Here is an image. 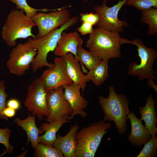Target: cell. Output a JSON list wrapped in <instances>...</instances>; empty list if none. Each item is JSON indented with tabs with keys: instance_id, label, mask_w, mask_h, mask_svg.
<instances>
[{
	"instance_id": "6da1fadb",
	"label": "cell",
	"mask_w": 157,
	"mask_h": 157,
	"mask_svg": "<svg viewBox=\"0 0 157 157\" xmlns=\"http://www.w3.org/2000/svg\"><path fill=\"white\" fill-rule=\"evenodd\" d=\"M109 95L107 98L99 97V102L104 113L103 120L113 122L120 135L124 134L127 130V116L130 113L129 102L126 96L116 93L114 87L108 88Z\"/></svg>"
},
{
	"instance_id": "7a4b0ae2",
	"label": "cell",
	"mask_w": 157,
	"mask_h": 157,
	"mask_svg": "<svg viewBox=\"0 0 157 157\" xmlns=\"http://www.w3.org/2000/svg\"><path fill=\"white\" fill-rule=\"evenodd\" d=\"M119 34L99 27L93 28L86 46L90 52L102 60L121 57Z\"/></svg>"
},
{
	"instance_id": "3957f363",
	"label": "cell",
	"mask_w": 157,
	"mask_h": 157,
	"mask_svg": "<svg viewBox=\"0 0 157 157\" xmlns=\"http://www.w3.org/2000/svg\"><path fill=\"white\" fill-rule=\"evenodd\" d=\"M79 19V16H73L60 28L51 31L44 36L40 38H30L28 39L27 41L37 51L31 65L33 73L44 66L51 68L54 67V64L49 63L47 61L48 53L54 51L63 32L75 25Z\"/></svg>"
},
{
	"instance_id": "277c9868",
	"label": "cell",
	"mask_w": 157,
	"mask_h": 157,
	"mask_svg": "<svg viewBox=\"0 0 157 157\" xmlns=\"http://www.w3.org/2000/svg\"><path fill=\"white\" fill-rule=\"evenodd\" d=\"M36 26L32 18L27 16L23 10L16 8L11 10L7 15L2 29L1 36L7 46L14 47L17 39L29 37L35 38L32 30Z\"/></svg>"
},
{
	"instance_id": "5b68a950",
	"label": "cell",
	"mask_w": 157,
	"mask_h": 157,
	"mask_svg": "<svg viewBox=\"0 0 157 157\" xmlns=\"http://www.w3.org/2000/svg\"><path fill=\"white\" fill-rule=\"evenodd\" d=\"M121 45L125 43L133 44L138 47V56L140 59V63L132 61L129 66L127 74L133 76H137L139 79H156L153 66L157 58V51L154 48H147L144 45L140 39H135L129 40L126 38H121Z\"/></svg>"
},
{
	"instance_id": "8992f818",
	"label": "cell",
	"mask_w": 157,
	"mask_h": 157,
	"mask_svg": "<svg viewBox=\"0 0 157 157\" xmlns=\"http://www.w3.org/2000/svg\"><path fill=\"white\" fill-rule=\"evenodd\" d=\"M111 127L110 122L102 120L83 127L76 133V150L86 149L95 154L103 136Z\"/></svg>"
},
{
	"instance_id": "52a82bcc",
	"label": "cell",
	"mask_w": 157,
	"mask_h": 157,
	"mask_svg": "<svg viewBox=\"0 0 157 157\" xmlns=\"http://www.w3.org/2000/svg\"><path fill=\"white\" fill-rule=\"evenodd\" d=\"M126 1H119L116 4L109 7L107 5V1L104 0L101 5L95 6L93 10L99 17L96 26L111 32L122 33L124 27L130 26L125 20H121L118 17L119 10Z\"/></svg>"
},
{
	"instance_id": "ba28073f",
	"label": "cell",
	"mask_w": 157,
	"mask_h": 157,
	"mask_svg": "<svg viewBox=\"0 0 157 157\" xmlns=\"http://www.w3.org/2000/svg\"><path fill=\"white\" fill-rule=\"evenodd\" d=\"M37 53L36 49L27 41L18 44L10 51L6 63L10 73L23 76L29 69Z\"/></svg>"
},
{
	"instance_id": "9c48e42d",
	"label": "cell",
	"mask_w": 157,
	"mask_h": 157,
	"mask_svg": "<svg viewBox=\"0 0 157 157\" xmlns=\"http://www.w3.org/2000/svg\"><path fill=\"white\" fill-rule=\"evenodd\" d=\"M47 92L40 77L35 79L28 86L24 106L35 114L40 121L50 114L47 103Z\"/></svg>"
},
{
	"instance_id": "30bf717a",
	"label": "cell",
	"mask_w": 157,
	"mask_h": 157,
	"mask_svg": "<svg viewBox=\"0 0 157 157\" xmlns=\"http://www.w3.org/2000/svg\"><path fill=\"white\" fill-rule=\"evenodd\" d=\"M69 6L49 13L42 12L35 14L32 18L38 29L36 38H41L66 23L71 18L70 13L65 8Z\"/></svg>"
},
{
	"instance_id": "8fae6325",
	"label": "cell",
	"mask_w": 157,
	"mask_h": 157,
	"mask_svg": "<svg viewBox=\"0 0 157 157\" xmlns=\"http://www.w3.org/2000/svg\"><path fill=\"white\" fill-rule=\"evenodd\" d=\"M47 101L49 111L46 118L47 122L51 123L61 118H67L72 113V110L64 96V89L62 86L52 89L47 93Z\"/></svg>"
},
{
	"instance_id": "7c38bea8",
	"label": "cell",
	"mask_w": 157,
	"mask_h": 157,
	"mask_svg": "<svg viewBox=\"0 0 157 157\" xmlns=\"http://www.w3.org/2000/svg\"><path fill=\"white\" fill-rule=\"evenodd\" d=\"M54 64L53 68H48L45 70L40 77L47 92L64 85H70L73 83L67 75L62 57H56Z\"/></svg>"
},
{
	"instance_id": "4fadbf2b",
	"label": "cell",
	"mask_w": 157,
	"mask_h": 157,
	"mask_svg": "<svg viewBox=\"0 0 157 157\" xmlns=\"http://www.w3.org/2000/svg\"><path fill=\"white\" fill-rule=\"evenodd\" d=\"M62 86L64 89L65 97L72 110V113L68 119L72 120L77 115L83 118L86 117L88 114L84 110L86 109L88 102L81 94L80 86L73 82L70 85H64Z\"/></svg>"
},
{
	"instance_id": "5bb4252c",
	"label": "cell",
	"mask_w": 157,
	"mask_h": 157,
	"mask_svg": "<svg viewBox=\"0 0 157 157\" xmlns=\"http://www.w3.org/2000/svg\"><path fill=\"white\" fill-rule=\"evenodd\" d=\"M83 43V39L77 32L66 33L64 31L58 42L54 53L58 57H62L70 53L78 59L77 47L79 45L82 46Z\"/></svg>"
},
{
	"instance_id": "9a60e30c",
	"label": "cell",
	"mask_w": 157,
	"mask_h": 157,
	"mask_svg": "<svg viewBox=\"0 0 157 157\" xmlns=\"http://www.w3.org/2000/svg\"><path fill=\"white\" fill-rule=\"evenodd\" d=\"M62 57L65 63L67 75L73 83L80 86L83 96L86 83L90 81L86 75L83 74L82 72L79 60L70 53H67Z\"/></svg>"
},
{
	"instance_id": "2e32d148",
	"label": "cell",
	"mask_w": 157,
	"mask_h": 157,
	"mask_svg": "<svg viewBox=\"0 0 157 157\" xmlns=\"http://www.w3.org/2000/svg\"><path fill=\"white\" fill-rule=\"evenodd\" d=\"M127 119H129L131 126V131L128 136L129 141L133 145L141 147L148 142L151 136L141 119L137 118L133 111L127 116Z\"/></svg>"
},
{
	"instance_id": "e0dca14e",
	"label": "cell",
	"mask_w": 157,
	"mask_h": 157,
	"mask_svg": "<svg viewBox=\"0 0 157 157\" xmlns=\"http://www.w3.org/2000/svg\"><path fill=\"white\" fill-rule=\"evenodd\" d=\"M80 126L75 123L71 127L68 133L64 136L60 134L52 146L59 149L65 157H75L76 147V135Z\"/></svg>"
},
{
	"instance_id": "ac0fdd59",
	"label": "cell",
	"mask_w": 157,
	"mask_h": 157,
	"mask_svg": "<svg viewBox=\"0 0 157 157\" xmlns=\"http://www.w3.org/2000/svg\"><path fill=\"white\" fill-rule=\"evenodd\" d=\"M156 104L155 100L154 99L152 95L150 94L147 97L145 105L139 107L141 115L140 119L144 121L145 126L151 136H156L157 132Z\"/></svg>"
},
{
	"instance_id": "d6986e66",
	"label": "cell",
	"mask_w": 157,
	"mask_h": 157,
	"mask_svg": "<svg viewBox=\"0 0 157 157\" xmlns=\"http://www.w3.org/2000/svg\"><path fill=\"white\" fill-rule=\"evenodd\" d=\"M67 118L57 119L51 123L44 122L39 127L40 134H44L39 136V142L46 145L52 146L57 138L56 134L63 125L69 122Z\"/></svg>"
},
{
	"instance_id": "ffe728a7",
	"label": "cell",
	"mask_w": 157,
	"mask_h": 157,
	"mask_svg": "<svg viewBox=\"0 0 157 157\" xmlns=\"http://www.w3.org/2000/svg\"><path fill=\"white\" fill-rule=\"evenodd\" d=\"M36 115L30 113L25 119H21L16 117L13 121L17 126L22 127L25 131L28 138L27 143L30 142L31 146L34 149L39 142L40 130L36 125L35 118Z\"/></svg>"
},
{
	"instance_id": "44dd1931",
	"label": "cell",
	"mask_w": 157,
	"mask_h": 157,
	"mask_svg": "<svg viewBox=\"0 0 157 157\" xmlns=\"http://www.w3.org/2000/svg\"><path fill=\"white\" fill-rule=\"evenodd\" d=\"M77 56L81 63L82 72L84 73H87L88 71L84 65L89 70H91L97 66L102 60L90 51L85 50L81 45L77 47Z\"/></svg>"
},
{
	"instance_id": "7402d4cb",
	"label": "cell",
	"mask_w": 157,
	"mask_h": 157,
	"mask_svg": "<svg viewBox=\"0 0 157 157\" xmlns=\"http://www.w3.org/2000/svg\"><path fill=\"white\" fill-rule=\"evenodd\" d=\"M108 60H103L94 68L89 70L86 74L88 79L97 86H100L108 75Z\"/></svg>"
},
{
	"instance_id": "603a6c76",
	"label": "cell",
	"mask_w": 157,
	"mask_h": 157,
	"mask_svg": "<svg viewBox=\"0 0 157 157\" xmlns=\"http://www.w3.org/2000/svg\"><path fill=\"white\" fill-rule=\"evenodd\" d=\"M141 22L149 25L147 34L153 36L157 33V8H151L142 10Z\"/></svg>"
},
{
	"instance_id": "cb8c5ba5",
	"label": "cell",
	"mask_w": 157,
	"mask_h": 157,
	"mask_svg": "<svg viewBox=\"0 0 157 157\" xmlns=\"http://www.w3.org/2000/svg\"><path fill=\"white\" fill-rule=\"evenodd\" d=\"M34 156L36 157H63L60 150L52 146L39 142L34 149Z\"/></svg>"
},
{
	"instance_id": "d4e9b609",
	"label": "cell",
	"mask_w": 157,
	"mask_h": 157,
	"mask_svg": "<svg viewBox=\"0 0 157 157\" xmlns=\"http://www.w3.org/2000/svg\"><path fill=\"white\" fill-rule=\"evenodd\" d=\"M10 1L15 4L17 6V9L23 10L28 17L32 18L33 16L38 11L47 12L50 10L55 11L58 10V8L56 9H49L47 8L42 9H37L30 6L27 2L26 0H7Z\"/></svg>"
},
{
	"instance_id": "484cf974",
	"label": "cell",
	"mask_w": 157,
	"mask_h": 157,
	"mask_svg": "<svg viewBox=\"0 0 157 157\" xmlns=\"http://www.w3.org/2000/svg\"><path fill=\"white\" fill-rule=\"evenodd\" d=\"M144 147L139 154L135 157H156L157 137L151 136V139L144 144Z\"/></svg>"
},
{
	"instance_id": "4316f807",
	"label": "cell",
	"mask_w": 157,
	"mask_h": 157,
	"mask_svg": "<svg viewBox=\"0 0 157 157\" xmlns=\"http://www.w3.org/2000/svg\"><path fill=\"white\" fill-rule=\"evenodd\" d=\"M125 4L142 11L151 8H157V0H127Z\"/></svg>"
},
{
	"instance_id": "83f0119b",
	"label": "cell",
	"mask_w": 157,
	"mask_h": 157,
	"mask_svg": "<svg viewBox=\"0 0 157 157\" xmlns=\"http://www.w3.org/2000/svg\"><path fill=\"white\" fill-rule=\"evenodd\" d=\"M11 134V130L8 127L0 128V143L3 144L6 149L0 156L6 154H10L13 151V147L9 143V138Z\"/></svg>"
},
{
	"instance_id": "f1b7e54d",
	"label": "cell",
	"mask_w": 157,
	"mask_h": 157,
	"mask_svg": "<svg viewBox=\"0 0 157 157\" xmlns=\"http://www.w3.org/2000/svg\"><path fill=\"white\" fill-rule=\"evenodd\" d=\"M6 88L4 81H0V119L8 121V118L3 114V111L6 107V100L8 95L5 92Z\"/></svg>"
},
{
	"instance_id": "f546056e",
	"label": "cell",
	"mask_w": 157,
	"mask_h": 157,
	"mask_svg": "<svg viewBox=\"0 0 157 157\" xmlns=\"http://www.w3.org/2000/svg\"><path fill=\"white\" fill-rule=\"evenodd\" d=\"M80 15L81 20L83 22L90 23L93 26L96 25L99 20L98 15L92 12L80 13Z\"/></svg>"
},
{
	"instance_id": "4dcf8cb0",
	"label": "cell",
	"mask_w": 157,
	"mask_h": 157,
	"mask_svg": "<svg viewBox=\"0 0 157 157\" xmlns=\"http://www.w3.org/2000/svg\"><path fill=\"white\" fill-rule=\"evenodd\" d=\"M93 26V25L90 23L83 22L81 25L78 27L77 30L83 35L90 34L92 31Z\"/></svg>"
},
{
	"instance_id": "1f68e13d",
	"label": "cell",
	"mask_w": 157,
	"mask_h": 157,
	"mask_svg": "<svg viewBox=\"0 0 157 157\" xmlns=\"http://www.w3.org/2000/svg\"><path fill=\"white\" fill-rule=\"evenodd\" d=\"M95 154L86 149L76 150L75 157H94Z\"/></svg>"
},
{
	"instance_id": "d6a6232c",
	"label": "cell",
	"mask_w": 157,
	"mask_h": 157,
	"mask_svg": "<svg viewBox=\"0 0 157 157\" xmlns=\"http://www.w3.org/2000/svg\"><path fill=\"white\" fill-rule=\"evenodd\" d=\"M8 107L13 108L15 110L19 109L20 106V104L19 101L15 99H11L9 100L7 103Z\"/></svg>"
},
{
	"instance_id": "836d02e7",
	"label": "cell",
	"mask_w": 157,
	"mask_h": 157,
	"mask_svg": "<svg viewBox=\"0 0 157 157\" xmlns=\"http://www.w3.org/2000/svg\"><path fill=\"white\" fill-rule=\"evenodd\" d=\"M3 114L6 117L11 118L15 114V110L10 107H6L3 111Z\"/></svg>"
},
{
	"instance_id": "e575fe53",
	"label": "cell",
	"mask_w": 157,
	"mask_h": 157,
	"mask_svg": "<svg viewBox=\"0 0 157 157\" xmlns=\"http://www.w3.org/2000/svg\"><path fill=\"white\" fill-rule=\"evenodd\" d=\"M147 83L148 85L152 88L157 93V85L154 81V80L151 79H148Z\"/></svg>"
},
{
	"instance_id": "d590c367",
	"label": "cell",
	"mask_w": 157,
	"mask_h": 157,
	"mask_svg": "<svg viewBox=\"0 0 157 157\" xmlns=\"http://www.w3.org/2000/svg\"><path fill=\"white\" fill-rule=\"evenodd\" d=\"M89 0H84V1H89Z\"/></svg>"
}]
</instances>
